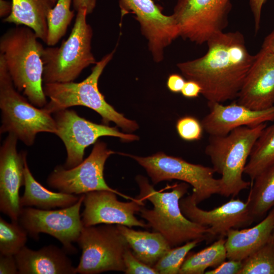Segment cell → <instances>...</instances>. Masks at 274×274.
Wrapping results in <instances>:
<instances>
[{
    "label": "cell",
    "mask_w": 274,
    "mask_h": 274,
    "mask_svg": "<svg viewBox=\"0 0 274 274\" xmlns=\"http://www.w3.org/2000/svg\"><path fill=\"white\" fill-rule=\"evenodd\" d=\"M202 56L177 65L186 80L197 82L208 102L223 103L237 97L254 59L239 31L219 33L207 42Z\"/></svg>",
    "instance_id": "1"
},
{
    "label": "cell",
    "mask_w": 274,
    "mask_h": 274,
    "mask_svg": "<svg viewBox=\"0 0 274 274\" xmlns=\"http://www.w3.org/2000/svg\"><path fill=\"white\" fill-rule=\"evenodd\" d=\"M140 189L137 196L148 200L152 209L143 206L139 213L154 231L161 233L171 248L198 239L201 242L211 238L209 227L193 222L182 212L180 200L188 192L189 184H175L169 192L156 190L148 179L141 175L135 178Z\"/></svg>",
    "instance_id": "2"
},
{
    "label": "cell",
    "mask_w": 274,
    "mask_h": 274,
    "mask_svg": "<svg viewBox=\"0 0 274 274\" xmlns=\"http://www.w3.org/2000/svg\"><path fill=\"white\" fill-rule=\"evenodd\" d=\"M32 29L16 25L0 38L2 57L14 86L34 106L42 108L47 103L43 83L44 49Z\"/></svg>",
    "instance_id": "3"
},
{
    "label": "cell",
    "mask_w": 274,
    "mask_h": 274,
    "mask_svg": "<svg viewBox=\"0 0 274 274\" xmlns=\"http://www.w3.org/2000/svg\"><path fill=\"white\" fill-rule=\"evenodd\" d=\"M115 52L113 50L97 61L90 74L80 82L44 84V92L49 101L43 108L52 114L73 106H82L100 115L106 125L113 122L125 131L130 132L136 130L139 127L137 123L116 111L106 101L98 88L99 78Z\"/></svg>",
    "instance_id": "4"
},
{
    "label": "cell",
    "mask_w": 274,
    "mask_h": 274,
    "mask_svg": "<svg viewBox=\"0 0 274 274\" xmlns=\"http://www.w3.org/2000/svg\"><path fill=\"white\" fill-rule=\"evenodd\" d=\"M266 126H242L226 135H210L205 153L215 172L221 175L220 195L234 197L250 186L243 175L253 146Z\"/></svg>",
    "instance_id": "5"
},
{
    "label": "cell",
    "mask_w": 274,
    "mask_h": 274,
    "mask_svg": "<svg viewBox=\"0 0 274 274\" xmlns=\"http://www.w3.org/2000/svg\"><path fill=\"white\" fill-rule=\"evenodd\" d=\"M0 109V133H12L27 146L34 144L39 133L57 132L51 114L32 105L16 89L1 56Z\"/></svg>",
    "instance_id": "6"
},
{
    "label": "cell",
    "mask_w": 274,
    "mask_h": 274,
    "mask_svg": "<svg viewBox=\"0 0 274 274\" xmlns=\"http://www.w3.org/2000/svg\"><path fill=\"white\" fill-rule=\"evenodd\" d=\"M77 12L67 39L59 47L43 50L44 84L73 82L85 68L97 62L92 52L93 30L87 22V10L83 8Z\"/></svg>",
    "instance_id": "7"
},
{
    "label": "cell",
    "mask_w": 274,
    "mask_h": 274,
    "mask_svg": "<svg viewBox=\"0 0 274 274\" xmlns=\"http://www.w3.org/2000/svg\"><path fill=\"white\" fill-rule=\"evenodd\" d=\"M77 243L82 250L77 273L124 272L123 255L129 245L117 225L83 226Z\"/></svg>",
    "instance_id": "8"
},
{
    "label": "cell",
    "mask_w": 274,
    "mask_h": 274,
    "mask_svg": "<svg viewBox=\"0 0 274 274\" xmlns=\"http://www.w3.org/2000/svg\"><path fill=\"white\" fill-rule=\"evenodd\" d=\"M129 156L144 168L154 184L178 180L190 185L191 195L197 204L220 193V179L215 178L212 167L191 163L163 152L147 157Z\"/></svg>",
    "instance_id": "9"
},
{
    "label": "cell",
    "mask_w": 274,
    "mask_h": 274,
    "mask_svg": "<svg viewBox=\"0 0 274 274\" xmlns=\"http://www.w3.org/2000/svg\"><path fill=\"white\" fill-rule=\"evenodd\" d=\"M231 8V0H178L172 15L180 37L202 44L223 32Z\"/></svg>",
    "instance_id": "10"
},
{
    "label": "cell",
    "mask_w": 274,
    "mask_h": 274,
    "mask_svg": "<svg viewBox=\"0 0 274 274\" xmlns=\"http://www.w3.org/2000/svg\"><path fill=\"white\" fill-rule=\"evenodd\" d=\"M115 153L103 142L97 141L88 157L71 168L58 165L48 177L47 183L52 188L63 193L81 195L97 190L113 192L129 200L132 198L111 188L104 178L105 164L109 157Z\"/></svg>",
    "instance_id": "11"
},
{
    "label": "cell",
    "mask_w": 274,
    "mask_h": 274,
    "mask_svg": "<svg viewBox=\"0 0 274 274\" xmlns=\"http://www.w3.org/2000/svg\"><path fill=\"white\" fill-rule=\"evenodd\" d=\"M84 197V194L80 195L76 203L59 210L24 207L18 221L33 239H38L41 233H47L58 240L67 253H76L73 244L77 242L83 227L80 211Z\"/></svg>",
    "instance_id": "12"
},
{
    "label": "cell",
    "mask_w": 274,
    "mask_h": 274,
    "mask_svg": "<svg viewBox=\"0 0 274 274\" xmlns=\"http://www.w3.org/2000/svg\"><path fill=\"white\" fill-rule=\"evenodd\" d=\"M54 114L57 127L55 134L62 140L66 151V158L63 165L66 169L82 162L85 149L95 144L101 136L117 137L124 142L139 140V136L135 134L124 133L116 127L86 120L73 110L66 109Z\"/></svg>",
    "instance_id": "13"
},
{
    "label": "cell",
    "mask_w": 274,
    "mask_h": 274,
    "mask_svg": "<svg viewBox=\"0 0 274 274\" xmlns=\"http://www.w3.org/2000/svg\"><path fill=\"white\" fill-rule=\"evenodd\" d=\"M119 4L122 14L134 15L153 60L162 61L165 49L180 37L179 27L173 15L164 14L153 0H119Z\"/></svg>",
    "instance_id": "14"
},
{
    "label": "cell",
    "mask_w": 274,
    "mask_h": 274,
    "mask_svg": "<svg viewBox=\"0 0 274 274\" xmlns=\"http://www.w3.org/2000/svg\"><path fill=\"white\" fill-rule=\"evenodd\" d=\"M116 195L108 190L85 193L84 209L81 214L83 226L104 224L150 228L147 223L134 216L145 206L144 201L136 197L130 201L122 202L117 199Z\"/></svg>",
    "instance_id": "15"
},
{
    "label": "cell",
    "mask_w": 274,
    "mask_h": 274,
    "mask_svg": "<svg viewBox=\"0 0 274 274\" xmlns=\"http://www.w3.org/2000/svg\"><path fill=\"white\" fill-rule=\"evenodd\" d=\"M182 212L188 219L196 224L209 227L211 237H224L231 229L250 226L254 221L247 201L239 198L229 201L211 210H204L197 206L191 194L180 200Z\"/></svg>",
    "instance_id": "16"
},
{
    "label": "cell",
    "mask_w": 274,
    "mask_h": 274,
    "mask_svg": "<svg viewBox=\"0 0 274 274\" xmlns=\"http://www.w3.org/2000/svg\"><path fill=\"white\" fill-rule=\"evenodd\" d=\"M17 138L9 133L0 149V211L17 221L23 208L19 189L24 186L27 153L17 150Z\"/></svg>",
    "instance_id": "17"
},
{
    "label": "cell",
    "mask_w": 274,
    "mask_h": 274,
    "mask_svg": "<svg viewBox=\"0 0 274 274\" xmlns=\"http://www.w3.org/2000/svg\"><path fill=\"white\" fill-rule=\"evenodd\" d=\"M238 104L254 110L274 105V52L261 49L237 95Z\"/></svg>",
    "instance_id": "18"
},
{
    "label": "cell",
    "mask_w": 274,
    "mask_h": 274,
    "mask_svg": "<svg viewBox=\"0 0 274 274\" xmlns=\"http://www.w3.org/2000/svg\"><path fill=\"white\" fill-rule=\"evenodd\" d=\"M210 111L201 121L203 130L210 135H224L242 126H255L274 121V105L254 110L233 102L227 105L208 102Z\"/></svg>",
    "instance_id": "19"
},
{
    "label": "cell",
    "mask_w": 274,
    "mask_h": 274,
    "mask_svg": "<svg viewBox=\"0 0 274 274\" xmlns=\"http://www.w3.org/2000/svg\"><path fill=\"white\" fill-rule=\"evenodd\" d=\"M67 254L63 248L50 245L38 250L24 246L14 256L19 274H76Z\"/></svg>",
    "instance_id": "20"
},
{
    "label": "cell",
    "mask_w": 274,
    "mask_h": 274,
    "mask_svg": "<svg viewBox=\"0 0 274 274\" xmlns=\"http://www.w3.org/2000/svg\"><path fill=\"white\" fill-rule=\"evenodd\" d=\"M274 228V208L255 226L244 229H231L226 234L227 259L243 261L265 245Z\"/></svg>",
    "instance_id": "21"
},
{
    "label": "cell",
    "mask_w": 274,
    "mask_h": 274,
    "mask_svg": "<svg viewBox=\"0 0 274 274\" xmlns=\"http://www.w3.org/2000/svg\"><path fill=\"white\" fill-rule=\"evenodd\" d=\"M11 13L4 18L3 22L28 27L46 43L48 32L47 16L54 6L52 0H11Z\"/></svg>",
    "instance_id": "22"
},
{
    "label": "cell",
    "mask_w": 274,
    "mask_h": 274,
    "mask_svg": "<svg viewBox=\"0 0 274 274\" xmlns=\"http://www.w3.org/2000/svg\"><path fill=\"white\" fill-rule=\"evenodd\" d=\"M134 256L146 264L153 267L171 247L165 237L156 231L135 230L131 227L117 225Z\"/></svg>",
    "instance_id": "23"
},
{
    "label": "cell",
    "mask_w": 274,
    "mask_h": 274,
    "mask_svg": "<svg viewBox=\"0 0 274 274\" xmlns=\"http://www.w3.org/2000/svg\"><path fill=\"white\" fill-rule=\"evenodd\" d=\"M25 189L20 197L22 208L35 207L42 210L56 208H65L76 203L80 195L50 191L38 182L33 177L27 164L24 167Z\"/></svg>",
    "instance_id": "24"
},
{
    "label": "cell",
    "mask_w": 274,
    "mask_h": 274,
    "mask_svg": "<svg viewBox=\"0 0 274 274\" xmlns=\"http://www.w3.org/2000/svg\"><path fill=\"white\" fill-rule=\"evenodd\" d=\"M246 201L254 220L265 217L274 208V162L252 182Z\"/></svg>",
    "instance_id": "25"
},
{
    "label": "cell",
    "mask_w": 274,
    "mask_h": 274,
    "mask_svg": "<svg viewBox=\"0 0 274 274\" xmlns=\"http://www.w3.org/2000/svg\"><path fill=\"white\" fill-rule=\"evenodd\" d=\"M225 241L224 237H220L209 247L188 253L179 274H203L207 269L217 267L227 259Z\"/></svg>",
    "instance_id": "26"
},
{
    "label": "cell",
    "mask_w": 274,
    "mask_h": 274,
    "mask_svg": "<svg viewBox=\"0 0 274 274\" xmlns=\"http://www.w3.org/2000/svg\"><path fill=\"white\" fill-rule=\"evenodd\" d=\"M274 162V124L266 126L255 142L244 169L251 180Z\"/></svg>",
    "instance_id": "27"
},
{
    "label": "cell",
    "mask_w": 274,
    "mask_h": 274,
    "mask_svg": "<svg viewBox=\"0 0 274 274\" xmlns=\"http://www.w3.org/2000/svg\"><path fill=\"white\" fill-rule=\"evenodd\" d=\"M73 0H57L47 16L48 27L46 44L54 46L65 35L75 16V10L71 9Z\"/></svg>",
    "instance_id": "28"
},
{
    "label": "cell",
    "mask_w": 274,
    "mask_h": 274,
    "mask_svg": "<svg viewBox=\"0 0 274 274\" xmlns=\"http://www.w3.org/2000/svg\"><path fill=\"white\" fill-rule=\"evenodd\" d=\"M11 221L0 218V255L15 256L25 246L27 231L18 220Z\"/></svg>",
    "instance_id": "29"
},
{
    "label": "cell",
    "mask_w": 274,
    "mask_h": 274,
    "mask_svg": "<svg viewBox=\"0 0 274 274\" xmlns=\"http://www.w3.org/2000/svg\"><path fill=\"white\" fill-rule=\"evenodd\" d=\"M238 274H274V245L272 237L242 261Z\"/></svg>",
    "instance_id": "30"
},
{
    "label": "cell",
    "mask_w": 274,
    "mask_h": 274,
    "mask_svg": "<svg viewBox=\"0 0 274 274\" xmlns=\"http://www.w3.org/2000/svg\"><path fill=\"white\" fill-rule=\"evenodd\" d=\"M201 241L195 239L173 247L165 253L153 266L159 274H179L188 254Z\"/></svg>",
    "instance_id": "31"
},
{
    "label": "cell",
    "mask_w": 274,
    "mask_h": 274,
    "mask_svg": "<svg viewBox=\"0 0 274 274\" xmlns=\"http://www.w3.org/2000/svg\"><path fill=\"white\" fill-rule=\"evenodd\" d=\"M176 129L180 137L187 141L200 140L203 130L201 122L191 116L179 119L176 123Z\"/></svg>",
    "instance_id": "32"
},
{
    "label": "cell",
    "mask_w": 274,
    "mask_h": 274,
    "mask_svg": "<svg viewBox=\"0 0 274 274\" xmlns=\"http://www.w3.org/2000/svg\"><path fill=\"white\" fill-rule=\"evenodd\" d=\"M123 261L126 274H158L153 267L146 264L133 254L129 246L125 250Z\"/></svg>",
    "instance_id": "33"
},
{
    "label": "cell",
    "mask_w": 274,
    "mask_h": 274,
    "mask_svg": "<svg viewBox=\"0 0 274 274\" xmlns=\"http://www.w3.org/2000/svg\"><path fill=\"white\" fill-rule=\"evenodd\" d=\"M242 266V261L228 260L217 267L206 270L205 274H238Z\"/></svg>",
    "instance_id": "34"
},
{
    "label": "cell",
    "mask_w": 274,
    "mask_h": 274,
    "mask_svg": "<svg viewBox=\"0 0 274 274\" xmlns=\"http://www.w3.org/2000/svg\"><path fill=\"white\" fill-rule=\"evenodd\" d=\"M0 273H19L17 262L14 256L0 255Z\"/></svg>",
    "instance_id": "35"
},
{
    "label": "cell",
    "mask_w": 274,
    "mask_h": 274,
    "mask_svg": "<svg viewBox=\"0 0 274 274\" xmlns=\"http://www.w3.org/2000/svg\"><path fill=\"white\" fill-rule=\"evenodd\" d=\"M266 0H249V4L253 14L255 32L257 33L260 27L261 11Z\"/></svg>",
    "instance_id": "36"
},
{
    "label": "cell",
    "mask_w": 274,
    "mask_h": 274,
    "mask_svg": "<svg viewBox=\"0 0 274 274\" xmlns=\"http://www.w3.org/2000/svg\"><path fill=\"white\" fill-rule=\"evenodd\" d=\"M201 86L195 81L186 80L181 90L182 94L187 98H195L201 93Z\"/></svg>",
    "instance_id": "37"
},
{
    "label": "cell",
    "mask_w": 274,
    "mask_h": 274,
    "mask_svg": "<svg viewBox=\"0 0 274 274\" xmlns=\"http://www.w3.org/2000/svg\"><path fill=\"white\" fill-rule=\"evenodd\" d=\"M185 78L178 74H173L169 76L167 81L168 89L174 93H179L185 84Z\"/></svg>",
    "instance_id": "38"
},
{
    "label": "cell",
    "mask_w": 274,
    "mask_h": 274,
    "mask_svg": "<svg viewBox=\"0 0 274 274\" xmlns=\"http://www.w3.org/2000/svg\"><path fill=\"white\" fill-rule=\"evenodd\" d=\"M96 0H73L74 10L78 11L80 9L85 8L88 15L91 14L96 7Z\"/></svg>",
    "instance_id": "39"
},
{
    "label": "cell",
    "mask_w": 274,
    "mask_h": 274,
    "mask_svg": "<svg viewBox=\"0 0 274 274\" xmlns=\"http://www.w3.org/2000/svg\"><path fill=\"white\" fill-rule=\"evenodd\" d=\"M261 49L274 52V29L264 38Z\"/></svg>",
    "instance_id": "40"
},
{
    "label": "cell",
    "mask_w": 274,
    "mask_h": 274,
    "mask_svg": "<svg viewBox=\"0 0 274 274\" xmlns=\"http://www.w3.org/2000/svg\"><path fill=\"white\" fill-rule=\"evenodd\" d=\"M12 5L11 2L0 0V17H7L11 13Z\"/></svg>",
    "instance_id": "41"
},
{
    "label": "cell",
    "mask_w": 274,
    "mask_h": 274,
    "mask_svg": "<svg viewBox=\"0 0 274 274\" xmlns=\"http://www.w3.org/2000/svg\"><path fill=\"white\" fill-rule=\"evenodd\" d=\"M271 237H272V242H273V245H274V228H273V231H272Z\"/></svg>",
    "instance_id": "42"
},
{
    "label": "cell",
    "mask_w": 274,
    "mask_h": 274,
    "mask_svg": "<svg viewBox=\"0 0 274 274\" xmlns=\"http://www.w3.org/2000/svg\"><path fill=\"white\" fill-rule=\"evenodd\" d=\"M57 0H52V2L53 3V4H54V5H55V4L57 2Z\"/></svg>",
    "instance_id": "43"
}]
</instances>
